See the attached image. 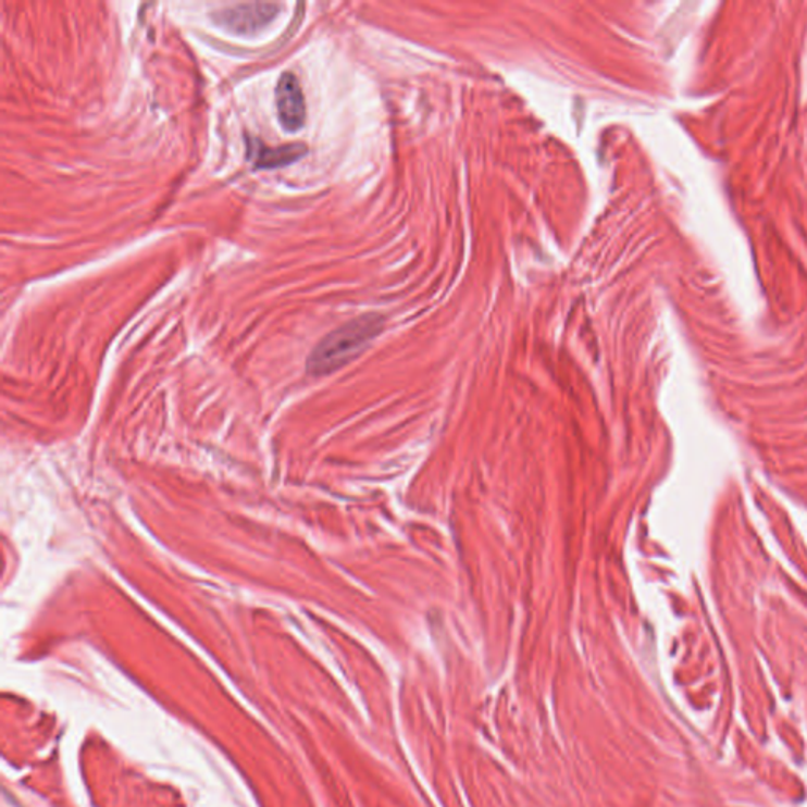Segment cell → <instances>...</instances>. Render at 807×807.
I'll return each mask as SVG.
<instances>
[{
    "mask_svg": "<svg viewBox=\"0 0 807 807\" xmlns=\"http://www.w3.org/2000/svg\"><path fill=\"white\" fill-rule=\"evenodd\" d=\"M382 326L384 321L377 315H363L330 333L312 350L308 371L312 375H325L346 367L370 346Z\"/></svg>",
    "mask_w": 807,
    "mask_h": 807,
    "instance_id": "1",
    "label": "cell"
},
{
    "mask_svg": "<svg viewBox=\"0 0 807 807\" xmlns=\"http://www.w3.org/2000/svg\"><path fill=\"white\" fill-rule=\"evenodd\" d=\"M278 3H241L216 13L220 26L237 35H252L264 29L278 15Z\"/></svg>",
    "mask_w": 807,
    "mask_h": 807,
    "instance_id": "2",
    "label": "cell"
},
{
    "mask_svg": "<svg viewBox=\"0 0 807 807\" xmlns=\"http://www.w3.org/2000/svg\"><path fill=\"white\" fill-rule=\"evenodd\" d=\"M276 109L280 124L286 132L296 133L305 125L307 104L303 90L294 73L284 72L276 84Z\"/></svg>",
    "mask_w": 807,
    "mask_h": 807,
    "instance_id": "3",
    "label": "cell"
},
{
    "mask_svg": "<svg viewBox=\"0 0 807 807\" xmlns=\"http://www.w3.org/2000/svg\"><path fill=\"white\" fill-rule=\"evenodd\" d=\"M307 156L303 144H287V146L270 147L259 139H248V158L258 170H276L287 164L296 163Z\"/></svg>",
    "mask_w": 807,
    "mask_h": 807,
    "instance_id": "4",
    "label": "cell"
}]
</instances>
